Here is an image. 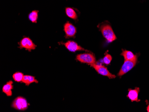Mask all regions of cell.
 Instances as JSON below:
<instances>
[{
  "label": "cell",
  "mask_w": 149,
  "mask_h": 112,
  "mask_svg": "<svg viewBox=\"0 0 149 112\" xmlns=\"http://www.w3.org/2000/svg\"><path fill=\"white\" fill-rule=\"evenodd\" d=\"M100 29L103 35L109 42H112L117 39V37L110 25H103Z\"/></svg>",
  "instance_id": "cell-1"
},
{
  "label": "cell",
  "mask_w": 149,
  "mask_h": 112,
  "mask_svg": "<svg viewBox=\"0 0 149 112\" xmlns=\"http://www.w3.org/2000/svg\"><path fill=\"white\" fill-rule=\"evenodd\" d=\"M12 106L17 110L24 111L28 107V103L26 99L21 97H19L14 100Z\"/></svg>",
  "instance_id": "cell-2"
},
{
  "label": "cell",
  "mask_w": 149,
  "mask_h": 112,
  "mask_svg": "<svg viewBox=\"0 0 149 112\" xmlns=\"http://www.w3.org/2000/svg\"><path fill=\"white\" fill-rule=\"evenodd\" d=\"M77 61L82 63H87L89 65L96 63V58L93 54L84 53L79 54L77 56Z\"/></svg>",
  "instance_id": "cell-3"
},
{
  "label": "cell",
  "mask_w": 149,
  "mask_h": 112,
  "mask_svg": "<svg viewBox=\"0 0 149 112\" xmlns=\"http://www.w3.org/2000/svg\"><path fill=\"white\" fill-rule=\"evenodd\" d=\"M92 67H93L99 74L102 76H105L109 79H114L116 78L115 75H113L107 69V67L102 65H99L96 63L90 65Z\"/></svg>",
  "instance_id": "cell-4"
},
{
  "label": "cell",
  "mask_w": 149,
  "mask_h": 112,
  "mask_svg": "<svg viewBox=\"0 0 149 112\" xmlns=\"http://www.w3.org/2000/svg\"><path fill=\"white\" fill-rule=\"evenodd\" d=\"M137 61H125L124 63L121 67L118 76L121 77L126 74L128 72L131 70L136 65Z\"/></svg>",
  "instance_id": "cell-5"
},
{
  "label": "cell",
  "mask_w": 149,
  "mask_h": 112,
  "mask_svg": "<svg viewBox=\"0 0 149 112\" xmlns=\"http://www.w3.org/2000/svg\"><path fill=\"white\" fill-rule=\"evenodd\" d=\"M19 45L20 48H25L30 51L31 50H35L36 47V46L33 42L32 41L27 37L24 38L20 42Z\"/></svg>",
  "instance_id": "cell-6"
},
{
  "label": "cell",
  "mask_w": 149,
  "mask_h": 112,
  "mask_svg": "<svg viewBox=\"0 0 149 112\" xmlns=\"http://www.w3.org/2000/svg\"><path fill=\"white\" fill-rule=\"evenodd\" d=\"M64 45L66 48L70 51L76 52L77 51H88V50H85V49L78 45L77 42L72 41H68L64 43Z\"/></svg>",
  "instance_id": "cell-7"
},
{
  "label": "cell",
  "mask_w": 149,
  "mask_h": 112,
  "mask_svg": "<svg viewBox=\"0 0 149 112\" xmlns=\"http://www.w3.org/2000/svg\"><path fill=\"white\" fill-rule=\"evenodd\" d=\"M64 31L67 37H72L77 33V29L75 26L68 22L64 25Z\"/></svg>",
  "instance_id": "cell-8"
},
{
  "label": "cell",
  "mask_w": 149,
  "mask_h": 112,
  "mask_svg": "<svg viewBox=\"0 0 149 112\" xmlns=\"http://www.w3.org/2000/svg\"><path fill=\"white\" fill-rule=\"evenodd\" d=\"M128 95L127 97L130 100H131V102H139L140 100L139 99V93L140 92V88L138 87H136L135 89H128Z\"/></svg>",
  "instance_id": "cell-9"
},
{
  "label": "cell",
  "mask_w": 149,
  "mask_h": 112,
  "mask_svg": "<svg viewBox=\"0 0 149 112\" xmlns=\"http://www.w3.org/2000/svg\"><path fill=\"white\" fill-rule=\"evenodd\" d=\"M120 55L124 57L125 61H137L138 57L132 52L127 50H123Z\"/></svg>",
  "instance_id": "cell-10"
},
{
  "label": "cell",
  "mask_w": 149,
  "mask_h": 112,
  "mask_svg": "<svg viewBox=\"0 0 149 112\" xmlns=\"http://www.w3.org/2000/svg\"><path fill=\"white\" fill-rule=\"evenodd\" d=\"M12 81H10L5 84L2 88V91L7 96L10 97L12 95V90L13 89V85Z\"/></svg>",
  "instance_id": "cell-11"
},
{
  "label": "cell",
  "mask_w": 149,
  "mask_h": 112,
  "mask_svg": "<svg viewBox=\"0 0 149 112\" xmlns=\"http://www.w3.org/2000/svg\"><path fill=\"white\" fill-rule=\"evenodd\" d=\"M22 82L25 83L26 86H29L31 83H38V81L36 79L35 77L33 76H28V75H25L23 77L22 79Z\"/></svg>",
  "instance_id": "cell-12"
},
{
  "label": "cell",
  "mask_w": 149,
  "mask_h": 112,
  "mask_svg": "<svg viewBox=\"0 0 149 112\" xmlns=\"http://www.w3.org/2000/svg\"><path fill=\"white\" fill-rule=\"evenodd\" d=\"M65 11H66V15L68 17H70L72 19H74V20H76L77 18V13H76L75 11L72 8H69V7L66 8Z\"/></svg>",
  "instance_id": "cell-13"
},
{
  "label": "cell",
  "mask_w": 149,
  "mask_h": 112,
  "mask_svg": "<svg viewBox=\"0 0 149 112\" xmlns=\"http://www.w3.org/2000/svg\"><path fill=\"white\" fill-rule=\"evenodd\" d=\"M38 17V11H33L30 13L29 15L30 20L33 23H36Z\"/></svg>",
  "instance_id": "cell-14"
},
{
  "label": "cell",
  "mask_w": 149,
  "mask_h": 112,
  "mask_svg": "<svg viewBox=\"0 0 149 112\" xmlns=\"http://www.w3.org/2000/svg\"><path fill=\"white\" fill-rule=\"evenodd\" d=\"M24 76L23 73L20 72H17L16 73L13 74V77L15 81L17 82H22Z\"/></svg>",
  "instance_id": "cell-15"
},
{
  "label": "cell",
  "mask_w": 149,
  "mask_h": 112,
  "mask_svg": "<svg viewBox=\"0 0 149 112\" xmlns=\"http://www.w3.org/2000/svg\"><path fill=\"white\" fill-rule=\"evenodd\" d=\"M112 60V57L111 55L107 54L103 58V62L106 65H109L111 63Z\"/></svg>",
  "instance_id": "cell-16"
},
{
  "label": "cell",
  "mask_w": 149,
  "mask_h": 112,
  "mask_svg": "<svg viewBox=\"0 0 149 112\" xmlns=\"http://www.w3.org/2000/svg\"><path fill=\"white\" fill-rule=\"evenodd\" d=\"M146 109H147V112H149V104H148V106H147Z\"/></svg>",
  "instance_id": "cell-17"
}]
</instances>
